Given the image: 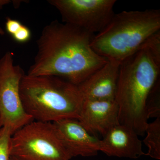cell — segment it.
<instances>
[{"label":"cell","instance_id":"obj_1","mask_svg":"<svg viewBox=\"0 0 160 160\" xmlns=\"http://www.w3.org/2000/svg\"><path fill=\"white\" fill-rule=\"evenodd\" d=\"M94 35L58 20L45 26L37 41L38 52L27 74L53 75L78 86L107 60L90 46Z\"/></svg>","mask_w":160,"mask_h":160},{"label":"cell","instance_id":"obj_2","mask_svg":"<svg viewBox=\"0 0 160 160\" xmlns=\"http://www.w3.org/2000/svg\"><path fill=\"white\" fill-rule=\"evenodd\" d=\"M160 31L121 63L115 100L120 124L143 136L148 124L146 103L159 79Z\"/></svg>","mask_w":160,"mask_h":160},{"label":"cell","instance_id":"obj_3","mask_svg":"<svg viewBox=\"0 0 160 160\" xmlns=\"http://www.w3.org/2000/svg\"><path fill=\"white\" fill-rule=\"evenodd\" d=\"M20 93L23 108L33 121L53 123L79 118L83 98L78 86L62 78L25 74Z\"/></svg>","mask_w":160,"mask_h":160},{"label":"cell","instance_id":"obj_4","mask_svg":"<svg viewBox=\"0 0 160 160\" xmlns=\"http://www.w3.org/2000/svg\"><path fill=\"white\" fill-rule=\"evenodd\" d=\"M160 31V11H124L114 14L102 31L95 34L90 46L107 61L122 63Z\"/></svg>","mask_w":160,"mask_h":160},{"label":"cell","instance_id":"obj_5","mask_svg":"<svg viewBox=\"0 0 160 160\" xmlns=\"http://www.w3.org/2000/svg\"><path fill=\"white\" fill-rule=\"evenodd\" d=\"M11 156L18 160H71L53 123L32 121L12 135Z\"/></svg>","mask_w":160,"mask_h":160},{"label":"cell","instance_id":"obj_6","mask_svg":"<svg viewBox=\"0 0 160 160\" xmlns=\"http://www.w3.org/2000/svg\"><path fill=\"white\" fill-rule=\"evenodd\" d=\"M22 69L13 63V54L6 52L0 59V126L13 133L33 121L23 108L20 93Z\"/></svg>","mask_w":160,"mask_h":160},{"label":"cell","instance_id":"obj_7","mask_svg":"<svg viewBox=\"0 0 160 160\" xmlns=\"http://www.w3.org/2000/svg\"><path fill=\"white\" fill-rule=\"evenodd\" d=\"M116 0H49L63 22L96 34L109 24L115 14Z\"/></svg>","mask_w":160,"mask_h":160},{"label":"cell","instance_id":"obj_8","mask_svg":"<svg viewBox=\"0 0 160 160\" xmlns=\"http://www.w3.org/2000/svg\"><path fill=\"white\" fill-rule=\"evenodd\" d=\"M59 139L72 158L95 156L101 151V140L87 131L77 119L53 122Z\"/></svg>","mask_w":160,"mask_h":160},{"label":"cell","instance_id":"obj_9","mask_svg":"<svg viewBox=\"0 0 160 160\" xmlns=\"http://www.w3.org/2000/svg\"><path fill=\"white\" fill-rule=\"evenodd\" d=\"M119 109L115 99H83L78 121L87 131L102 136L119 122Z\"/></svg>","mask_w":160,"mask_h":160},{"label":"cell","instance_id":"obj_10","mask_svg":"<svg viewBox=\"0 0 160 160\" xmlns=\"http://www.w3.org/2000/svg\"><path fill=\"white\" fill-rule=\"evenodd\" d=\"M138 136L131 128L118 124L103 136L100 151L109 157L138 158L146 155Z\"/></svg>","mask_w":160,"mask_h":160},{"label":"cell","instance_id":"obj_11","mask_svg":"<svg viewBox=\"0 0 160 160\" xmlns=\"http://www.w3.org/2000/svg\"><path fill=\"white\" fill-rule=\"evenodd\" d=\"M121 63L108 61L78 85L83 99H115Z\"/></svg>","mask_w":160,"mask_h":160},{"label":"cell","instance_id":"obj_12","mask_svg":"<svg viewBox=\"0 0 160 160\" xmlns=\"http://www.w3.org/2000/svg\"><path fill=\"white\" fill-rule=\"evenodd\" d=\"M146 136L143 142L148 148L146 155L160 160V118L148 123L146 129Z\"/></svg>","mask_w":160,"mask_h":160},{"label":"cell","instance_id":"obj_13","mask_svg":"<svg viewBox=\"0 0 160 160\" xmlns=\"http://www.w3.org/2000/svg\"><path fill=\"white\" fill-rule=\"evenodd\" d=\"M146 112L148 119L160 118V79L149 93L146 103Z\"/></svg>","mask_w":160,"mask_h":160},{"label":"cell","instance_id":"obj_14","mask_svg":"<svg viewBox=\"0 0 160 160\" xmlns=\"http://www.w3.org/2000/svg\"><path fill=\"white\" fill-rule=\"evenodd\" d=\"M13 132L9 127L0 128V160H9L11 140Z\"/></svg>","mask_w":160,"mask_h":160},{"label":"cell","instance_id":"obj_15","mask_svg":"<svg viewBox=\"0 0 160 160\" xmlns=\"http://www.w3.org/2000/svg\"><path fill=\"white\" fill-rule=\"evenodd\" d=\"M31 32L30 29L27 26L22 25L18 30L13 36V39L20 43H26L30 40Z\"/></svg>","mask_w":160,"mask_h":160},{"label":"cell","instance_id":"obj_16","mask_svg":"<svg viewBox=\"0 0 160 160\" xmlns=\"http://www.w3.org/2000/svg\"><path fill=\"white\" fill-rule=\"evenodd\" d=\"M23 24L17 20L13 19L8 18L6 22V29L9 35L12 37L18 30Z\"/></svg>","mask_w":160,"mask_h":160},{"label":"cell","instance_id":"obj_17","mask_svg":"<svg viewBox=\"0 0 160 160\" xmlns=\"http://www.w3.org/2000/svg\"><path fill=\"white\" fill-rule=\"evenodd\" d=\"M11 2L9 0H0V10L2 9L3 6Z\"/></svg>","mask_w":160,"mask_h":160},{"label":"cell","instance_id":"obj_18","mask_svg":"<svg viewBox=\"0 0 160 160\" xmlns=\"http://www.w3.org/2000/svg\"><path fill=\"white\" fill-rule=\"evenodd\" d=\"M5 34V32L1 27H0V35H3Z\"/></svg>","mask_w":160,"mask_h":160},{"label":"cell","instance_id":"obj_19","mask_svg":"<svg viewBox=\"0 0 160 160\" xmlns=\"http://www.w3.org/2000/svg\"><path fill=\"white\" fill-rule=\"evenodd\" d=\"M9 160H18L16 158L13 157H10V159H9Z\"/></svg>","mask_w":160,"mask_h":160},{"label":"cell","instance_id":"obj_20","mask_svg":"<svg viewBox=\"0 0 160 160\" xmlns=\"http://www.w3.org/2000/svg\"><path fill=\"white\" fill-rule=\"evenodd\" d=\"M1 126H0V128H1Z\"/></svg>","mask_w":160,"mask_h":160}]
</instances>
